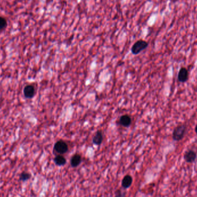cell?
<instances>
[{"mask_svg": "<svg viewBox=\"0 0 197 197\" xmlns=\"http://www.w3.org/2000/svg\"><path fill=\"white\" fill-rule=\"evenodd\" d=\"M186 130L187 127L185 125H180L176 126L174 129L172 133V139L173 141H181L185 137Z\"/></svg>", "mask_w": 197, "mask_h": 197, "instance_id": "obj_1", "label": "cell"}, {"mask_svg": "<svg viewBox=\"0 0 197 197\" xmlns=\"http://www.w3.org/2000/svg\"><path fill=\"white\" fill-rule=\"evenodd\" d=\"M148 46V43L146 41L143 39L138 40L133 45L131 48V53L134 55H137L146 49Z\"/></svg>", "mask_w": 197, "mask_h": 197, "instance_id": "obj_2", "label": "cell"}, {"mask_svg": "<svg viewBox=\"0 0 197 197\" xmlns=\"http://www.w3.org/2000/svg\"><path fill=\"white\" fill-rule=\"evenodd\" d=\"M69 149L67 144L63 140H60L54 144V152L59 154L64 155L66 153Z\"/></svg>", "mask_w": 197, "mask_h": 197, "instance_id": "obj_3", "label": "cell"}, {"mask_svg": "<svg viewBox=\"0 0 197 197\" xmlns=\"http://www.w3.org/2000/svg\"><path fill=\"white\" fill-rule=\"evenodd\" d=\"M36 94V90L35 87L32 85L29 84L27 85L24 88L23 90V95L24 97L27 99H32Z\"/></svg>", "mask_w": 197, "mask_h": 197, "instance_id": "obj_4", "label": "cell"}, {"mask_svg": "<svg viewBox=\"0 0 197 197\" xmlns=\"http://www.w3.org/2000/svg\"><path fill=\"white\" fill-rule=\"evenodd\" d=\"M196 152L193 150H189L184 154V159L188 163H192L197 159Z\"/></svg>", "mask_w": 197, "mask_h": 197, "instance_id": "obj_5", "label": "cell"}, {"mask_svg": "<svg viewBox=\"0 0 197 197\" xmlns=\"http://www.w3.org/2000/svg\"><path fill=\"white\" fill-rule=\"evenodd\" d=\"M189 79V71L186 67H182L179 70L178 80L180 83H185Z\"/></svg>", "mask_w": 197, "mask_h": 197, "instance_id": "obj_6", "label": "cell"}, {"mask_svg": "<svg viewBox=\"0 0 197 197\" xmlns=\"http://www.w3.org/2000/svg\"><path fill=\"white\" fill-rule=\"evenodd\" d=\"M119 122L120 125L123 127H129L131 125V117L128 115H123L122 117H120Z\"/></svg>", "mask_w": 197, "mask_h": 197, "instance_id": "obj_7", "label": "cell"}, {"mask_svg": "<svg viewBox=\"0 0 197 197\" xmlns=\"http://www.w3.org/2000/svg\"><path fill=\"white\" fill-rule=\"evenodd\" d=\"M82 158L79 154H75L72 156L71 160V164L72 167H77L81 163Z\"/></svg>", "mask_w": 197, "mask_h": 197, "instance_id": "obj_8", "label": "cell"}, {"mask_svg": "<svg viewBox=\"0 0 197 197\" xmlns=\"http://www.w3.org/2000/svg\"><path fill=\"white\" fill-rule=\"evenodd\" d=\"M133 183V178L130 175H126L122 179V186L124 189L129 188Z\"/></svg>", "mask_w": 197, "mask_h": 197, "instance_id": "obj_9", "label": "cell"}, {"mask_svg": "<svg viewBox=\"0 0 197 197\" xmlns=\"http://www.w3.org/2000/svg\"><path fill=\"white\" fill-rule=\"evenodd\" d=\"M103 136L102 131H97V133L94 136L92 139V142L95 145H100L103 142Z\"/></svg>", "mask_w": 197, "mask_h": 197, "instance_id": "obj_10", "label": "cell"}, {"mask_svg": "<svg viewBox=\"0 0 197 197\" xmlns=\"http://www.w3.org/2000/svg\"><path fill=\"white\" fill-rule=\"evenodd\" d=\"M54 161L55 164L58 166H64L66 163V160L65 157L61 155L56 156L54 159Z\"/></svg>", "mask_w": 197, "mask_h": 197, "instance_id": "obj_11", "label": "cell"}, {"mask_svg": "<svg viewBox=\"0 0 197 197\" xmlns=\"http://www.w3.org/2000/svg\"><path fill=\"white\" fill-rule=\"evenodd\" d=\"M31 174L27 172H23L20 173L19 176V180L21 182H26L31 179Z\"/></svg>", "mask_w": 197, "mask_h": 197, "instance_id": "obj_12", "label": "cell"}, {"mask_svg": "<svg viewBox=\"0 0 197 197\" xmlns=\"http://www.w3.org/2000/svg\"><path fill=\"white\" fill-rule=\"evenodd\" d=\"M7 20L4 17L0 16V31L4 30L7 26Z\"/></svg>", "mask_w": 197, "mask_h": 197, "instance_id": "obj_13", "label": "cell"}, {"mask_svg": "<svg viewBox=\"0 0 197 197\" xmlns=\"http://www.w3.org/2000/svg\"><path fill=\"white\" fill-rule=\"evenodd\" d=\"M115 197H125V193L122 192V191L119 190L116 192Z\"/></svg>", "mask_w": 197, "mask_h": 197, "instance_id": "obj_14", "label": "cell"}, {"mask_svg": "<svg viewBox=\"0 0 197 197\" xmlns=\"http://www.w3.org/2000/svg\"><path fill=\"white\" fill-rule=\"evenodd\" d=\"M195 133H196V134H197V125H196V126H195Z\"/></svg>", "mask_w": 197, "mask_h": 197, "instance_id": "obj_15", "label": "cell"}]
</instances>
